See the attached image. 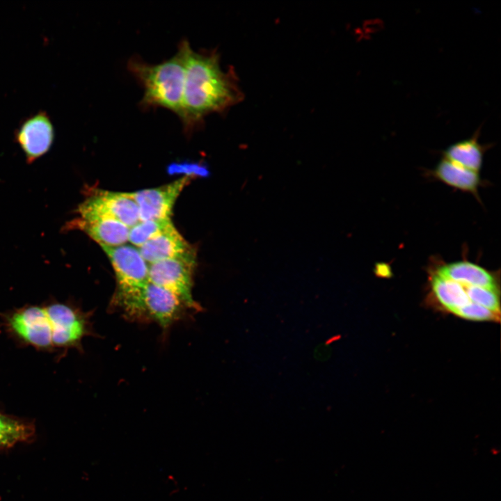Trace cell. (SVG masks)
<instances>
[{"label":"cell","instance_id":"15","mask_svg":"<svg viewBox=\"0 0 501 501\" xmlns=\"http://www.w3.org/2000/svg\"><path fill=\"white\" fill-rule=\"evenodd\" d=\"M430 283L434 299L447 312L454 314L457 310L472 303L464 285L444 278L436 272L431 276Z\"/></svg>","mask_w":501,"mask_h":501},{"label":"cell","instance_id":"10","mask_svg":"<svg viewBox=\"0 0 501 501\" xmlns=\"http://www.w3.org/2000/svg\"><path fill=\"white\" fill-rule=\"evenodd\" d=\"M66 230L77 229L102 246H118L127 243L129 228L116 220L74 218L66 223Z\"/></svg>","mask_w":501,"mask_h":501},{"label":"cell","instance_id":"11","mask_svg":"<svg viewBox=\"0 0 501 501\" xmlns=\"http://www.w3.org/2000/svg\"><path fill=\"white\" fill-rule=\"evenodd\" d=\"M138 248L148 264L180 257L193 250L173 223Z\"/></svg>","mask_w":501,"mask_h":501},{"label":"cell","instance_id":"9","mask_svg":"<svg viewBox=\"0 0 501 501\" xmlns=\"http://www.w3.org/2000/svg\"><path fill=\"white\" fill-rule=\"evenodd\" d=\"M54 138V124L45 111H38L24 119L15 132V139L28 163L33 162L49 152Z\"/></svg>","mask_w":501,"mask_h":501},{"label":"cell","instance_id":"17","mask_svg":"<svg viewBox=\"0 0 501 501\" xmlns=\"http://www.w3.org/2000/svg\"><path fill=\"white\" fill-rule=\"evenodd\" d=\"M172 221L170 219L140 221L129 228L128 241L139 248L162 232Z\"/></svg>","mask_w":501,"mask_h":501},{"label":"cell","instance_id":"14","mask_svg":"<svg viewBox=\"0 0 501 501\" xmlns=\"http://www.w3.org/2000/svg\"><path fill=\"white\" fill-rule=\"evenodd\" d=\"M479 130L477 129L469 138L450 145L444 152V158L462 167L478 172L482 164L485 151L488 145H482L478 141Z\"/></svg>","mask_w":501,"mask_h":501},{"label":"cell","instance_id":"12","mask_svg":"<svg viewBox=\"0 0 501 501\" xmlns=\"http://www.w3.org/2000/svg\"><path fill=\"white\" fill-rule=\"evenodd\" d=\"M436 273L462 285L499 288L494 273L468 261L444 264L437 269Z\"/></svg>","mask_w":501,"mask_h":501},{"label":"cell","instance_id":"18","mask_svg":"<svg viewBox=\"0 0 501 501\" xmlns=\"http://www.w3.org/2000/svg\"><path fill=\"white\" fill-rule=\"evenodd\" d=\"M466 294L472 303L484 307L500 316L499 288L464 285Z\"/></svg>","mask_w":501,"mask_h":501},{"label":"cell","instance_id":"7","mask_svg":"<svg viewBox=\"0 0 501 501\" xmlns=\"http://www.w3.org/2000/svg\"><path fill=\"white\" fill-rule=\"evenodd\" d=\"M109 258L117 281L113 295H125L142 288L148 280V264L138 248L132 244L102 246Z\"/></svg>","mask_w":501,"mask_h":501},{"label":"cell","instance_id":"1","mask_svg":"<svg viewBox=\"0 0 501 501\" xmlns=\"http://www.w3.org/2000/svg\"><path fill=\"white\" fill-rule=\"evenodd\" d=\"M184 54L185 79L181 116L184 130L200 127L204 118L223 111L239 97L230 72H223L215 51H194L186 40L180 42Z\"/></svg>","mask_w":501,"mask_h":501},{"label":"cell","instance_id":"6","mask_svg":"<svg viewBox=\"0 0 501 501\" xmlns=\"http://www.w3.org/2000/svg\"><path fill=\"white\" fill-rule=\"evenodd\" d=\"M77 218H105L132 228L140 221L138 206L129 192L96 190L79 205Z\"/></svg>","mask_w":501,"mask_h":501},{"label":"cell","instance_id":"3","mask_svg":"<svg viewBox=\"0 0 501 501\" xmlns=\"http://www.w3.org/2000/svg\"><path fill=\"white\" fill-rule=\"evenodd\" d=\"M127 69L144 90L141 106L164 108L180 117L185 62L180 44L174 56L157 64L148 63L138 56H134L127 62Z\"/></svg>","mask_w":501,"mask_h":501},{"label":"cell","instance_id":"5","mask_svg":"<svg viewBox=\"0 0 501 501\" xmlns=\"http://www.w3.org/2000/svg\"><path fill=\"white\" fill-rule=\"evenodd\" d=\"M195 259V250H192L180 257L150 264L148 280L175 294L190 310L196 311L200 310V306L192 296Z\"/></svg>","mask_w":501,"mask_h":501},{"label":"cell","instance_id":"2","mask_svg":"<svg viewBox=\"0 0 501 501\" xmlns=\"http://www.w3.org/2000/svg\"><path fill=\"white\" fill-rule=\"evenodd\" d=\"M88 324L84 313L63 303L24 308L8 319L15 334L39 348L77 345L88 334Z\"/></svg>","mask_w":501,"mask_h":501},{"label":"cell","instance_id":"16","mask_svg":"<svg viewBox=\"0 0 501 501\" xmlns=\"http://www.w3.org/2000/svg\"><path fill=\"white\" fill-rule=\"evenodd\" d=\"M32 434L26 424L0 413V446H10L27 440Z\"/></svg>","mask_w":501,"mask_h":501},{"label":"cell","instance_id":"13","mask_svg":"<svg viewBox=\"0 0 501 501\" xmlns=\"http://www.w3.org/2000/svg\"><path fill=\"white\" fill-rule=\"evenodd\" d=\"M432 174L435 178L451 187L477 196L478 188L482 182L478 172L444 158L437 164Z\"/></svg>","mask_w":501,"mask_h":501},{"label":"cell","instance_id":"19","mask_svg":"<svg viewBox=\"0 0 501 501\" xmlns=\"http://www.w3.org/2000/svg\"><path fill=\"white\" fill-rule=\"evenodd\" d=\"M454 315L465 319L479 321L499 322L500 317L488 309L472 303L457 310Z\"/></svg>","mask_w":501,"mask_h":501},{"label":"cell","instance_id":"4","mask_svg":"<svg viewBox=\"0 0 501 501\" xmlns=\"http://www.w3.org/2000/svg\"><path fill=\"white\" fill-rule=\"evenodd\" d=\"M111 304L128 319L154 321L163 329L168 328L190 310L175 294L150 282L131 294L113 296Z\"/></svg>","mask_w":501,"mask_h":501},{"label":"cell","instance_id":"8","mask_svg":"<svg viewBox=\"0 0 501 501\" xmlns=\"http://www.w3.org/2000/svg\"><path fill=\"white\" fill-rule=\"evenodd\" d=\"M191 179L185 175L159 187L129 192L138 206L140 221L170 219L176 200Z\"/></svg>","mask_w":501,"mask_h":501}]
</instances>
